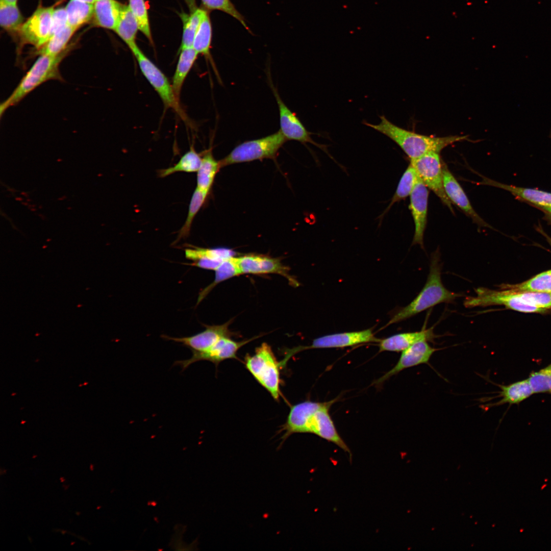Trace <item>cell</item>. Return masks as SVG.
<instances>
[{
	"label": "cell",
	"instance_id": "obj_44",
	"mask_svg": "<svg viewBox=\"0 0 551 551\" xmlns=\"http://www.w3.org/2000/svg\"><path fill=\"white\" fill-rule=\"evenodd\" d=\"M89 468H90V469L91 471H93L94 470V465L91 463L90 464V467Z\"/></svg>",
	"mask_w": 551,
	"mask_h": 551
},
{
	"label": "cell",
	"instance_id": "obj_23",
	"mask_svg": "<svg viewBox=\"0 0 551 551\" xmlns=\"http://www.w3.org/2000/svg\"><path fill=\"white\" fill-rule=\"evenodd\" d=\"M198 55L192 47L180 50V54L171 82L174 93L179 101L183 85Z\"/></svg>",
	"mask_w": 551,
	"mask_h": 551
},
{
	"label": "cell",
	"instance_id": "obj_8",
	"mask_svg": "<svg viewBox=\"0 0 551 551\" xmlns=\"http://www.w3.org/2000/svg\"><path fill=\"white\" fill-rule=\"evenodd\" d=\"M499 290L480 287L475 289L476 295L468 296L464 300L466 308L486 307L503 305L514 311L524 313H540L546 310L531 305L518 295L516 291L499 286Z\"/></svg>",
	"mask_w": 551,
	"mask_h": 551
},
{
	"label": "cell",
	"instance_id": "obj_32",
	"mask_svg": "<svg viewBox=\"0 0 551 551\" xmlns=\"http://www.w3.org/2000/svg\"><path fill=\"white\" fill-rule=\"evenodd\" d=\"M500 286L517 291L551 293V269L541 272L520 283Z\"/></svg>",
	"mask_w": 551,
	"mask_h": 551
},
{
	"label": "cell",
	"instance_id": "obj_1",
	"mask_svg": "<svg viewBox=\"0 0 551 551\" xmlns=\"http://www.w3.org/2000/svg\"><path fill=\"white\" fill-rule=\"evenodd\" d=\"M334 399L325 402L306 400L292 406L288 415L285 428L289 434L313 433L331 442L344 452L349 448L339 435L329 414Z\"/></svg>",
	"mask_w": 551,
	"mask_h": 551
},
{
	"label": "cell",
	"instance_id": "obj_35",
	"mask_svg": "<svg viewBox=\"0 0 551 551\" xmlns=\"http://www.w3.org/2000/svg\"><path fill=\"white\" fill-rule=\"evenodd\" d=\"M208 194V193L196 187L189 203L186 219L179 232L177 238L174 242V243L178 242L180 239L185 238L189 236L193 220L203 206Z\"/></svg>",
	"mask_w": 551,
	"mask_h": 551
},
{
	"label": "cell",
	"instance_id": "obj_16",
	"mask_svg": "<svg viewBox=\"0 0 551 551\" xmlns=\"http://www.w3.org/2000/svg\"><path fill=\"white\" fill-rule=\"evenodd\" d=\"M230 324V322L228 321L221 325H208L204 331L189 337L177 338L165 335L162 337L165 339L181 343L192 352H203L212 347L221 338L232 335L229 329Z\"/></svg>",
	"mask_w": 551,
	"mask_h": 551
},
{
	"label": "cell",
	"instance_id": "obj_34",
	"mask_svg": "<svg viewBox=\"0 0 551 551\" xmlns=\"http://www.w3.org/2000/svg\"><path fill=\"white\" fill-rule=\"evenodd\" d=\"M185 249L187 259L195 261L201 259H207L223 262L235 256L233 251L224 248H202L192 245Z\"/></svg>",
	"mask_w": 551,
	"mask_h": 551
},
{
	"label": "cell",
	"instance_id": "obj_7",
	"mask_svg": "<svg viewBox=\"0 0 551 551\" xmlns=\"http://www.w3.org/2000/svg\"><path fill=\"white\" fill-rule=\"evenodd\" d=\"M141 71L157 92L165 107L173 109L185 121L187 117L176 97L171 83L165 74L139 48L137 44L130 48Z\"/></svg>",
	"mask_w": 551,
	"mask_h": 551
},
{
	"label": "cell",
	"instance_id": "obj_15",
	"mask_svg": "<svg viewBox=\"0 0 551 551\" xmlns=\"http://www.w3.org/2000/svg\"><path fill=\"white\" fill-rule=\"evenodd\" d=\"M432 347L426 341L415 343L402 352L396 364L389 371L374 382L380 385L391 377L402 370L421 364H429L430 360L436 351L440 350Z\"/></svg>",
	"mask_w": 551,
	"mask_h": 551
},
{
	"label": "cell",
	"instance_id": "obj_26",
	"mask_svg": "<svg viewBox=\"0 0 551 551\" xmlns=\"http://www.w3.org/2000/svg\"><path fill=\"white\" fill-rule=\"evenodd\" d=\"M138 24L128 6L123 5L114 31L129 48L136 44Z\"/></svg>",
	"mask_w": 551,
	"mask_h": 551
},
{
	"label": "cell",
	"instance_id": "obj_9",
	"mask_svg": "<svg viewBox=\"0 0 551 551\" xmlns=\"http://www.w3.org/2000/svg\"><path fill=\"white\" fill-rule=\"evenodd\" d=\"M424 184L441 199L454 213L452 203L446 194L443 180L442 163L439 153L430 152L410 160Z\"/></svg>",
	"mask_w": 551,
	"mask_h": 551
},
{
	"label": "cell",
	"instance_id": "obj_20",
	"mask_svg": "<svg viewBox=\"0 0 551 551\" xmlns=\"http://www.w3.org/2000/svg\"><path fill=\"white\" fill-rule=\"evenodd\" d=\"M482 178V181L479 183L480 184L503 189L509 191L514 196L542 208L544 210L551 208V193L535 189L506 185L485 177Z\"/></svg>",
	"mask_w": 551,
	"mask_h": 551
},
{
	"label": "cell",
	"instance_id": "obj_47",
	"mask_svg": "<svg viewBox=\"0 0 551 551\" xmlns=\"http://www.w3.org/2000/svg\"><path fill=\"white\" fill-rule=\"evenodd\" d=\"M549 242L550 246H551V239H549Z\"/></svg>",
	"mask_w": 551,
	"mask_h": 551
},
{
	"label": "cell",
	"instance_id": "obj_30",
	"mask_svg": "<svg viewBox=\"0 0 551 551\" xmlns=\"http://www.w3.org/2000/svg\"><path fill=\"white\" fill-rule=\"evenodd\" d=\"M202 157L197 153L193 145L185 153L179 161L173 166L159 171L160 177L164 178L178 172H197L201 166Z\"/></svg>",
	"mask_w": 551,
	"mask_h": 551
},
{
	"label": "cell",
	"instance_id": "obj_45",
	"mask_svg": "<svg viewBox=\"0 0 551 551\" xmlns=\"http://www.w3.org/2000/svg\"><path fill=\"white\" fill-rule=\"evenodd\" d=\"M60 480L61 482H64L66 481V479L64 477H60Z\"/></svg>",
	"mask_w": 551,
	"mask_h": 551
},
{
	"label": "cell",
	"instance_id": "obj_39",
	"mask_svg": "<svg viewBox=\"0 0 551 551\" xmlns=\"http://www.w3.org/2000/svg\"><path fill=\"white\" fill-rule=\"evenodd\" d=\"M203 5L208 9L223 11L239 20L248 29L242 16L236 9L230 0H201Z\"/></svg>",
	"mask_w": 551,
	"mask_h": 551
},
{
	"label": "cell",
	"instance_id": "obj_13",
	"mask_svg": "<svg viewBox=\"0 0 551 551\" xmlns=\"http://www.w3.org/2000/svg\"><path fill=\"white\" fill-rule=\"evenodd\" d=\"M240 274L276 273L285 277L290 284H298L289 272V269L278 258L263 255H248L236 257Z\"/></svg>",
	"mask_w": 551,
	"mask_h": 551
},
{
	"label": "cell",
	"instance_id": "obj_27",
	"mask_svg": "<svg viewBox=\"0 0 551 551\" xmlns=\"http://www.w3.org/2000/svg\"><path fill=\"white\" fill-rule=\"evenodd\" d=\"M65 8L68 24L76 30L93 18V4L70 0Z\"/></svg>",
	"mask_w": 551,
	"mask_h": 551
},
{
	"label": "cell",
	"instance_id": "obj_2",
	"mask_svg": "<svg viewBox=\"0 0 551 551\" xmlns=\"http://www.w3.org/2000/svg\"><path fill=\"white\" fill-rule=\"evenodd\" d=\"M381 121L373 124L364 122L395 142L410 158L414 160L430 152L439 153L443 149L455 142L467 140L468 136L451 135L436 137L417 134L395 125L384 115L380 116Z\"/></svg>",
	"mask_w": 551,
	"mask_h": 551
},
{
	"label": "cell",
	"instance_id": "obj_25",
	"mask_svg": "<svg viewBox=\"0 0 551 551\" xmlns=\"http://www.w3.org/2000/svg\"><path fill=\"white\" fill-rule=\"evenodd\" d=\"M212 40V27L210 17L206 12L204 14L194 36L192 47L202 54L210 62L214 71L219 77L217 70L210 55V48Z\"/></svg>",
	"mask_w": 551,
	"mask_h": 551
},
{
	"label": "cell",
	"instance_id": "obj_42",
	"mask_svg": "<svg viewBox=\"0 0 551 551\" xmlns=\"http://www.w3.org/2000/svg\"><path fill=\"white\" fill-rule=\"evenodd\" d=\"M84 2L93 4L97 0H79Z\"/></svg>",
	"mask_w": 551,
	"mask_h": 551
},
{
	"label": "cell",
	"instance_id": "obj_10",
	"mask_svg": "<svg viewBox=\"0 0 551 551\" xmlns=\"http://www.w3.org/2000/svg\"><path fill=\"white\" fill-rule=\"evenodd\" d=\"M54 9L39 7L23 23L18 32L21 45L30 44L38 49L48 40Z\"/></svg>",
	"mask_w": 551,
	"mask_h": 551
},
{
	"label": "cell",
	"instance_id": "obj_33",
	"mask_svg": "<svg viewBox=\"0 0 551 551\" xmlns=\"http://www.w3.org/2000/svg\"><path fill=\"white\" fill-rule=\"evenodd\" d=\"M215 271V277L213 282L200 292L196 305L199 304L218 284L241 274L235 256L224 261Z\"/></svg>",
	"mask_w": 551,
	"mask_h": 551
},
{
	"label": "cell",
	"instance_id": "obj_28",
	"mask_svg": "<svg viewBox=\"0 0 551 551\" xmlns=\"http://www.w3.org/2000/svg\"><path fill=\"white\" fill-rule=\"evenodd\" d=\"M77 30L67 24L61 30L53 35L40 48L34 53L35 56L47 55L57 56L65 51L68 43Z\"/></svg>",
	"mask_w": 551,
	"mask_h": 551
},
{
	"label": "cell",
	"instance_id": "obj_17",
	"mask_svg": "<svg viewBox=\"0 0 551 551\" xmlns=\"http://www.w3.org/2000/svg\"><path fill=\"white\" fill-rule=\"evenodd\" d=\"M371 329L330 334L313 340L310 346H302L303 350L311 348H341L368 342L379 343Z\"/></svg>",
	"mask_w": 551,
	"mask_h": 551
},
{
	"label": "cell",
	"instance_id": "obj_21",
	"mask_svg": "<svg viewBox=\"0 0 551 551\" xmlns=\"http://www.w3.org/2000/svg\"><path fill=\"white\" fill-rule=\"evenodd\" d=\"M498 386L500 391H499V394L495 397L500 399L495 403L484 405V408H489L506 404L518 405L534 394L528 378L506 385H498Z\"/></svg>",
	"mask_w": 551,
	"mask_h": 551
},
{
	"label": "cell",
	"instance_id": "obj_48",
	"mask_svg": "<svg viewBox=\"0 0 551 551\" xmlns=\"http://www.w3.org/2000/svg\"><path fill=\"white\" fill-rule=\"evenodd\" d=\"M74 543H75L74 542H72L71 543V545H72L73 544H74Z\"/></svg>",
	"mask_w": 551,
	"mask_h": 551
},
{
	"label": "cell",
	"instance_id": "obj_5",
	"mask_svg": "<svg viewBox=\"0 0 551 551\" xmlns=\"http://www.w3.org/2000/svg\"><path fill=\"white\" fill-rule=\"evenodd\" d=\"M244 364L256 380L268 391L274 400H279L281 394V366L270 346L263 343L256 348L253 355L245 356Z\"/></svg>",
	"mask_w": 551,
	"mask_h": 551
},
{
	"label": "cell",
	"instance_id": "obj_11",
	"mask_svg": "<svg viewBox=\"0 0 551 551\" xmlns=\"http://www.w3.org/2000/svg\"><path fill=\"white\" fill-rule=\"evenodd\" d=\"M268 82L278 105L280 115V131L287 140L298 141L303 143H310L325 152L327 147L315 142L311 138V133L309 132L297 117L285 104L281 99L277 89L272 84L269 73H268Z\"/></svg>",
	"mask_w": 551,
	"mask_h": 551
},
{
	"label": "cell",
	"instance_id": "obj_3",
	"mask_svg": "<svg viewBox=\"0 0 551 551\" xmlns=\"http://www.w3.org/2000/svg\"><path fill=\"white\" fill-rule=\"evenodd\" d=\"M429 273L423 288L417 296L407 306L398 310L388 321L387 325L397 323L441 303H452L462 296L447 289L441 277V265L438 251L431 256Z\"/></svg>",
	"mask_w": 551,
	"mask_h": 551
},
{
	"label": "cell",
	"instance_id": "obj_46",
	"mask_svg": "<svg viewBox=\"0 0 551 551\" xmlns=\"http://www.w3.org/2000/svg\"><path fill=\"white\" fill-rule=\"evenodd\" d=\"M36 457H37V455H34V456H33V457H32V458H36Z\"/></svg>",
	"mask_w": 551,
	"mask_h": 551
},
{
	"label": "cell",
	"instance_id": "obj_41",
	"mask_svg": "<svg viewBox=\"0 0 551 551\" xmlns=\"http://www.w3.org/2000/svg\"><path fill=\"white\" fill-rule=\"evenodd\" d=\"M544 210L547 212V216L550 220H551V208H547Z\"/></svg>",
	"mask_w": 551,
	"mask_h": 551
},
{
	"label": "cell",
	"instance_id": "obj_40",
	"mask_svg": "<svg viewBox=\"0 0 551 551\" xmlns=\"http://www.w3.org/2000/svg\"><path fill=\"white\" fill-rule=\"evenodd\" d=\"M67 24V16L65 8H59L56 9H55L52 16L50 38L55 34L61 30Z\"/></svg>",
	"mask_w": 551,
	"mask_h": 551
},
{
	"label": "cell",
	"instance_id": "obj_14",
	"mask_svg": "<svg viewBox=\"0 0 551 551\" xmlns=\"http://www.w3.org/2000/svg\"><path fill=\"white\" fill-rule=\"evenodd\" d=\"M429 194L427 186L418 176V180L410 195L409 209L415 225L412 244H419L422 248L427 221Z\"/></svg>",
	"mask_w": 551,
	"mask_h": 551
},
{
	"label": "cell",
	"instance_id": "obj_43",
	"mask_svg": "<svg viewBox=\"0 0 551 551\" xmlns=\"http://www.w3.org/2000/svg\"><path fill=\"white\" fill-rule=\"evenodd\" d=\"M4 1H6L7 2L10 3H13V4H17V0H4Z\"/></svg>",
	"mask_w": 551,
	"mask_h": 551
},
{
	"label": "cell",
	"instance_id": "obj_31",
	"mask_svg": "<svg viewBox=\"0 0 551 551\" xmlns=\"http://www.w3.org/2000/svg\"><path fill=\"white\" fill-rule=\"evenodd\" d=\"M23 22V17L17 4L0 0V24L2 28L9 32H18Z\"/></svg>",
	"mask_w": 551,
	"mask_h": 551
},
{
	"label": "cell",
	"instance_id": "obj_22",
	"mask_svg": "<svg viewBox=\"0 0 551 551\" xmlns=\"http://www.w3.org/2000/svg\"><path fill=\"white\" fill-rule=\"evenodd\" d=\"M123 5L116 0H97L93 4V20L97 27L114 30Z\"/></svg>",
	"mask_w": 551,
	"mask_h": 551
},
{
	"label": "cell",
	"instance_id": "obj_12",
	"mask_svg": "<svg viewBox=\"0 0 551 551\" xmlns=\"http://www.w3.org/2000/svg\"><path fill=\"white\" fill-rule=\"evenodd\" d=\"M255 338L241 341H234L229 337H224L219 339L212 347L203 352H192L191 357L184 360L177 361L174 365L181 367L182 371L187 368L191 364L199 361H208L214 363L216 366L221 361L228 359H238L237 353L242 346L258 338Z\"/></svg>",
	"mask_w": 551,
	"mask_h": 551
},
{
	"label": "cell",
	"instance_id": "obj_24",
	"mask_svg": "<svg viewBox=\"0 0 551 551\" xmlns=\"http://www.w3.org/2000/svg\"><path fill=\"white\" fill-rule=\"evenodd\" d=\"M220 168L219 161H217L214 158L212 151L209 150L205 152L197 171L196 187L209 193L215 177Z\"/></svg>",
	"mask_w": 551,
	"mask_h": 551
},
{
	"label": "cell",
	"instance_id": "obj_6",
	"mask_svg": "<svg viewBox=\"0 0 551 551\" xmlns=\"http://www.w3.org/2000/svg\"><path fill=\"white\" fill-rule=\"evenodd\" d=\"M287 139L279 130L266 137L245 141L219 161L221 167L235 163L274 158Z\"/></svg>",
	"mask_w": 551,
	"mask_h": 551
},
{
	"label": "cell",
	"instance_id": "obj_29",
	"mask_svg": "<svg viewBox=\"0 0 551 551\" xmlns=\"http://www.w3.org/2000/svg\"><path fill=\"white\" fill-rule=\"evenodd\" d=\"M418 174L410 163L403 174L390 202L380 217L388 212L393 205L410 196L418 180Z\"/></svg>",
	"mask_w": 551,
	"mask_h": 551
},
{
	"label": "cell",
	"instance_id": "obj_19",
	"mask_svg": "<svg viewBox=\"0 0 551 551\" xmlns=\"http://www.w3.org/2000/svg\"><path fill=\"white\" fill-rule=\"evenodd\" d=\"M437 337L432 328L417 332L397 334L381 339L379 342L380 351L403 352L420 341L434 342Z\"/></svg>",
	"mask_w": 551,
	"mask_h": 551
},
{
	"label": "cell",
	"instance_id": "obj_4",
	"mask_svg": "<svg viewBox=\"0 0 551 551\" xmlns=\"http://www.w3.org/2000/svg\"><path fill=\"white\" fill-rule=\"evenodd\" d=\"M71 49L67 48L57 56L40 55L21 79L11 94L0 105V115L19 103L43 83L50 80L63 81L60 64Z\"/></svg>",
	"mask_w": 551,
	"mask_h": 551
},
{
	"label": "cell",
	"instance_id": "obj_18",
	"mask_svg": "<svg viewBox=\"0 0 551 551\" xmlns=\"http://www.w3.org/2000/svg\"><path fill=\"white\" fill-rule=\"evenodd\" d=\"M442 173L444 190L451 203L457 206L478 226L491 228L474 210L463 188L444 163H442Z\"/></svg>",
	"mask_w": 551,
	"mask_h": 551
},
{
	"label": "cell",
	"instance_id": "obj_38",
	"mask_svg": "<svg viewBox=\"0 0 551 551\" xmlns=\"http://www.w3.org/2000/svg\"><path fill=\"white\" fill-rule=\"evenodd\" d=\"M528 379L534 394H551V363L539 370L531 372Z\"/></svg>",
	"mask_w": 551,
	"mask_h": 551
},
{
	"label": "cell",
	"instance_id": "obj_37",
	"mask_svg": "<svg viewBox=\"0 0 551 551\" xmlns=\"http://www.w3.org/2000/svg\"><path fill=\"white\" fill-rule=\"evenodd\" d=\"M128 7L136 19L139 30L152 43L147 9L144 0H129Z\"/></svg>",
	"mask_w": 551,
	"mask_h": 551
},
{
	"label": "cell",
	"instance_id": "obj_36",
	"mask_svg": "<svg viewBox=\"0 0 551 551\" xmlns=\"http://www.w3.org/2000/svg\"><path fill=\"white\" fill-rule=\"evenodd\" d=\"M206 11L197 9L188 16H183V31L180 51L192 47L194 36Z\"/></svg>",
	"mask_w": 551,
	"mask_h": 551
}]
</instances>
